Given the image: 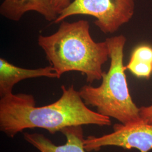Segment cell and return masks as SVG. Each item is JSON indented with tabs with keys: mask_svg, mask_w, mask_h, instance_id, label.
<instances>
[{
	"mask_svg": "<svg viewBox=\"0 0 152 152\" xmlns=\"http://www.w3.org/2000/svg\"><path fill=\"white\" fill-rule=\"evenodd\" d=\"M60 98L37 107L32 95L17 94L0 99V131L10 138L24 130L42 129L54 135L66 127L83 125L109 126L110 118L89 108L72 85L61 86Z\"/></svg>",
	"mask_w": 152,
	"mask_h": 152,
	"instance_id": "6da1fadb",
	"label": "cell"
},
{
	"mask_svg": "<svg viewBox=\"0 0 152 152\" xmlns=\"http://www.w3.org/2000/svg\"><path fill=\"white\" fill-rule=\"evenodd\" d=\"M38 44L58 79L71 71L85 75L89 83L102 79L104 73L102 66L109 58L108 46L105 41H94L87 20L73 23L63 20L56 32L47 36L39 35Z\"/></svg>",
	"mask_w": 152,
	"mask_h": 152,
	"instance_id": "7a4b0ae2",
	"label": "cell"
},
{
	"mask_svg": "<svg viewBox=\"0 0 152 152\" xmlns=\"http://www.w3.org/2000/svg\"><path fill=\"white\" fill-rule=\"evenodd\" d=\"M110 63L104 72L102 84L98 87L83 86L78 91L87 106L96 108L97 112L113 118L122 124L141 122L139 108L132 100L124 65L126 38L123 35L107 38Z\"/></svg>",
	"mask_w": 152,
	"mask_h": 152,
	"instance_id": "3957f363",
	"label": "cell"
},
{
	"mask_svg": "<svg viewBox=\"0 0 152 152\" xmlns=\"http://www.w3.org/2000/svg\"><path fill=\"white\" fill-rule=\"evenodd\" d=\"M135 0H74L54 21L59 23L69 16L83 15L96 18L95 25L104 33H113L130 22Z\"/></svg>",
	"mask_w": 152,
	"mask_h": 152,
	"instance_id": "277c9868",
	"label": "cell"
},
{
	"mask_svg": "<svg viewBox=\"0 0 152 152\" xmlns=\"http://www.w3.org/2000/svg\"><path fill=\"white\" fill-rule=\"evenodd\" d=\"M83 145L88 152L108 146L149 152L152 150V124L143 121L126 125L116 124L113 126V131L110 134L85 138Z\"/></svg>",
	"mask_w": 152,
	"mask_h": 152,
	"instance_id": "5b68a950",
	"label": "cell"
},
{
	"mask_svg": "<svg viewBox=\"0 0 152 152\" xmlns=\"http://www.w3.org/2000/svg\"><path fill=\"white\" fill-rule=\"evenodd\" d=\"M60 132L65 136V144L57 145L39 133H24V139L39 152H88L85 150V137L82 126L66 127Z\"/></svg>",
	"mask_w": 152,
	"mask_h": 152,
	"instance_id": "8992f818",
	"label": "cell"
},
{
	"mask_svg": "<svg viewBox=\"0 0 152 152\" xmlns=\"http://www.w3.org/2000/svg\"><path fill=\"white\" fill-rule=\"evenodd\" d=\"M58 78V77L51 65L37 69H26L0 59V98L12 93L14 86L23 80L37 77Z\"/></svg>",
	"mask_w": 152,
	"mask_h": 152,
	"instance_id": "52a82bcc",
	"label": "cell"
},
{
	"mask_svg": "<svg viewBox=\"0 0 152 152\" xmlns=\"http://www.w3.org/2000/svg\"><path fill=\"white\" fill-rule=\"evenodd\" d=\"M29 11L38 12L49 22H54L58 16L50 0H4L0 6L1 15L14 22Z\"/></svg>",
	"mask_w": 152,
	"mask_h": 152,
	"instance_id": "ba28073f",
	"label": "cell"
},
{
	"mask_svg": "<svg viewBox=\"0 0 152 152\" xmlns=\"http://www.w3.org/2000/svg\"><path fill=\"white\" fill-rule=\"evenodd\" d=\"M125 68L136 77L149 78L152 74V46L148 45L137 46Z\"/></svg>",
	"mask_w": 152,
	"mask_h": 152,
	"instance_id": "9c48e42d",
	"label": "cell"
},
{
	"mask_svg": "<svg viewBox=\"0 0 152 152\" xmlns=\"http://www.w3.org/2000/svg\"><path fill=\"white\" fill-rule=\"evenodd\" d=\"M50 1L53 9L58 15L71 3L70 0H50Z\"/></svg>",
	"mask_w": 152,
	"mask_h": 152,
	"instance_id": "30bf717a",
	"label": "cell"
},
{
	"mask_svg": "<svg viewBox=\"0 0 152 152\" xmlns=\"http://www.w3.org/2000/svg\"><path fill=\"white\" fill-rule=\"evenodd\" d=\"M141 120L148 124H152V104L139 108Z\"/></svg>",
	"mask_w": 152,
	"mask_h": 152,
	"instance_id": "8fae6325",
	"label": "cell"
}]
</instances>
